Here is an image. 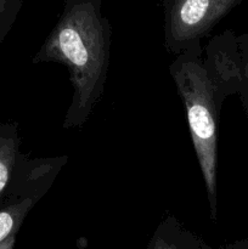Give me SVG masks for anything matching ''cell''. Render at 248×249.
Masks as SVG:
<instances>
[{"label":"cell","instance_id":"1","mask_svg":"<svg viewBox=\"0 0 248 249\" xmlns=\"http://www.w3.org/2000/svg\"><path fill=\"white\" fill-rule=\"evenodd\" d=\"M169 73L186 111L190 135L213 221L218 218V142L221 108L241 85L237 34L225 31L175 56Z\"/></svg>","mask_w":248,"mask_h":249},{"label":"cell","instance_id":"2","mask_svg":"<svg viewBox=\"0 0 248 249\" xmlns=\"http://www.w3.org/2000/svg\"><path fill=\"white\" fill-rule=\"evenodd\" d=\"M111 51V27L95 0H71L33 57V65L58 63L67 68L72 100L63 128H82L101 100Z\"/></svg>","mask_w":248,"mask_h":249},{"label":"cell","instance_id":"3","mask_svg":"<svg viewBox=\"0 0 248 249\" xmlns=\"http://www.w3.org/2000/svg\"><path fill=\"white\" fill-rule=\"evenodd\" d=\"M67 156L29 158L21 152L14 175L0 199V249H15L24 219L48 194Z\"/></svg>","mask_w":248,"mask_h":249},{"label":"cell","instance_id":"4","mask_svg":"<svg viewBox=\"0 0 248 249\" xmlns=\"http://www.w3.org/2000/svg\"><path fill=\"white\" fill-rule=\"evenodd\" d=\"M237 0H170L164 18V48L177 56L211 34Z\"/></svg>","mask_w":248,"mask_h":249},{"label":"cell","instance_id":"5","mask_svg":"<svg viewBox=\"0 0 248 249\" xmlns=\"http://www.w3.org/2000/svg\"><path fill=\"white\" fill-rule=\"evenodd\" d=\"M147 249H212L197 233L180 223L177 216L167 214L158 223L148 241Z\"/></svg>","mask_w":248,"mask_h":249},{"label":"cell","instance_id":"6","mask_svg":"<svg viewBox=\"0 0 248 249\" xmlns=\"http://www.w3.org/2000/svg\"><path fill=\"white\" fill-rule=\"evenodd\" d=\"M17 125L12 123H0V199L4 196L14 175L21 151Z\"/></svg>","mask_w":248,"mask_h":249},{"label":"cell","instance_id":"7","mask_svg":"<svg viewBox=\"0 0 248 249\" xmlns=\"http://www.w3.org/2000/svg\"><path fill=\"white\" fill-rule=\"evenodd\" d=\"M238 51H240L241 85L238 96L243 109L248 117V32L237 36Z\"/></svg>","mask_w":248,"mask_h":249},{"label":"cell","instance_id":"8","mask_svg":"<svg viewBox=\"0 0 248 249\" xmlns=\"http://www.w3.org/2000/svg\"><path fill=\"white\" fill-rule=\"evenodd\" d=\"M15 16H16V10L14 5L6 0H0V45L11 29Z\"/></svg>","mask_w":248,"mask_h":249},{"label":"cell","instance_id":"9","mask_svg":"<svg viewBox=\"0 0 248 249\" xmlns=\"http://www.w3.org/2000/svg\"><path fill=\"white\" fill-rule=\"evenodd\" d=\"M219 249H248V237L243 238V240L235 241V242L226 243V245H223Z\"/></svg>","mask_w":248,"mask_h":249}]
</instances>
